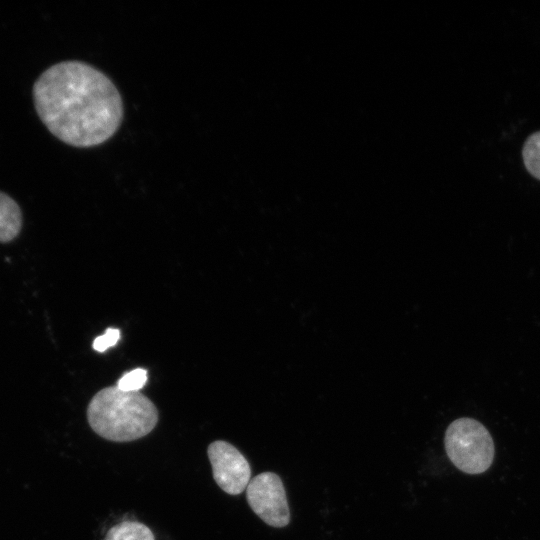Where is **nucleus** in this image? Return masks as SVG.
Instances as JSON below:
<instances>
[{"mask_svg":"<svg viewBox=\"0 0 540 540\" xmlns=\"http://www.w3.org/2000/svg\"><path fill=\"white\" fill-rule=\"evenodd\" d=\"M104 540H155L151 529L136 521H123L113 526Z\"/></svg>","mask_w":540,"mask_h":540,"instance_id":"obj_7","label":"nucleus"},{"mask_svg":"<svg viewBox=\"0 0 540 540\" xmlns=\"http://www.w3.org/2000/svg\"><path fill=\"white\" fill-rule=\"evenodd\" d=\"M217 485L230 495L241 494L251 480V468L244 455L232 444L217 440L207 449Z\"/></svg>","mask_w":540,"mask_h":540,"instance_id":"obj_5","label":"nucleus"},{"mask_svg":"<svg viewBox=\"0 0 540 540\" xmlns=\"http://www.w3.org/2000/svg\"><path fill=\"white\" fill-rule=\"evenodd\" d=\"M147 381V371L136 368L124 374L118 381L117 387L126 392H138Z\"/></svg>","mask_w":540,"mask_h":540,"instance_id":"obj_9","label":"nucleus"},{"mask_svg":"<svg viewBox=\"0 0 540 540\" xmlns=\"http://www.w3.org/2000/svg\"><path fill=\"white\" fill-rule=\"evenodd\" d=\"M444 444L450 461L464 473L480 474L492 464V437L475 419L462 417L454 420L445 432Z\"/></svg>","mask_w":540,"mask_h":540,"instance_id":"obj_3","label":"nucleus"},{"mask_svg":"<svg viewBox=\"0 0 540 540\" xmlns=\"http://www.w3.org/2000/svg\"><path fill=\"white\" fill-rule=\"evenodd\" d=\"M246 499L253 512L272 527H285L290 510L281 478L273 472L253 477L246 488Z\"/></svg>","mask_w":540,"mask_h":540,"instance_id":"obj_4","label":"nucleus"},{"mask_svg":"<svg viewBox=\"0 0 540 540\" xmlns=\"http://www.w3.org/2000/svg\"><path fill=\"white\" fill-rule=\"evenodd\" d=\"M120 339V331L117 328H108L105 333L93 341V348L98 352H104L114 346Z\"/></svg>","mask_w":540,"mask_h":540,"instance_id":"obj_10","label":"nucleus"},{"mask_svg":"<svg viewBox=\"0 0 540 540\" xmlns=\"http://www.w3.org/2000/svg\"><path fill=\"white\" fill-rule=\"evenodd\" d=\"M22 227L19 205L6 193L0 191V242L8 243L16 238Z\"/></svg>","mask_w":540,"mask_h":540,"instance_id":"obj_6","label":"nucleus"},{"mask_svg":"<svg viewBox=\"0 0 540 540\" xmlns=\"http://www.w3.org/2000/svg\"><path fill=\"white\" fill-rule=\"evenodd\" d=\"M522 156L528 172L540 180V131L527 138L523 146Z\"/></svg>","mask_w":540,"mask_h":540,"instance_id":"obj_8","label":"nucleus"},{"mask_svg":"<svg viewBox=\"0 0 540 540\" xmlns=\"http://www.w3.org/2000/svg\"><path fill=\"white\" fill-rule=\"evenodd\" d=\"M33 100L46 128L78 148L103 144L123 120V102L114 83L81 61H63L46 69L34 83Z\"/></svg>","mask_w":540,"mask_h":540,"instance_id":"obj_1","label":"nucleus"},{"mask_svg":"<svg viewBox=\"0 0 540 540\" xmlns=\"http://www.w3.org/2000/svg\"><path fill=\"white\" fill-rule=\"evenodd\" d=\"M87 419L99 436L114 442H129L154 429L158 411L142 393L111 386L93 396L87 408Z\"/></svg>","mask_w":540,"mask_h":540,"instance_id":"obj_2","label":"nucleus"}]
</instances>
